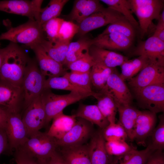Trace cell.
Returning <instances> with one entry per match:
<instances>
[{
  "label": "cell",
  "mask_w": 164,
  "mask_h": 164,
  "mask_svg": "<svg viewBox=\"0 0 164 164\" xmlns=\"http://www.w3.org/2000/svg\"><path fill=\"white\" fill-rule=\"evenodd\" d=\"M44 89H51L61 90L75 92L82 94H89L92 96L93 93L89 92L79 88L71 83L64 76L48 77L44 84ZM94 92V91H93Z\"/></svg>",
  "instance_id": "d6a6232c"
},
{
  "label": "cell",
  "mask_w": 164,
  "mask_h": 164,
  "mask_svg": "<svg viewBox=\"0 0 164 164\" xmlns=\"http://www.w3.org/2000/svg\"><path fill=\"white\" fill-rule=\"evenodd\" d=\"M52 120V123L47 132L50 136L58 139L62 138L73 127L76 122L77 118L73 114L67 115L63 112Z\"/></svg>",
  "instance_id": "d4e9b609"
},
{
  "label": "cell",
  "mask_w": 164,
  "mask_h": 164,
  "mask_svg": "<svg viewBox=\"0 0 164 164\" xmlns=\"http://www.w3.org/2000/svg\"><path fill=\"white\" fill-rule=\"evenodd\" d=\"M154 151L147 146L141 150H138L134 147L124 154L113 156L110 164H145Z\"/></svg>",
  "instance_id": "83f0119b"
},
{
  "label": "cell",
  "mask_w": 164,
  "mask_h": 164,
  "mask_svg": "<svg viewBox=\"0 0 164 164\" xmlns=\"http://www.w3.org/2000/svg\"><path fill=\"white\" fill-rule=\"evenodd\" d=\"M89 53L96 63H98L111 68L121 65L128 60L127 57L112 51L91 45Z\"/></svg>",
  "instance_id": "44dd1931"
},
{
  "label": "cell",
  "mask_w": 164,
  "mask_h": 164,
  "mask_svg": "<svg viewBox=\"0 0 164 164\" xmlns=\"http://www.w3.org/2000/svg\"><path fill=\"white\" fill-rule=\"evenodd\" d=\"M95 63L89 51L83 56L69 64L67 67L71 71L85 73L90 71Z\"/></svg>",
  "instance_id": "60d3db41"
},
{
  "label": "cell",
  "mask_w": 164,
  "mask_h": 164,
  "mask_svg": "<svg viewBox=\"0 0 164 164\" xmlns=\"http://www.w3.org/2000/svg\"><path fill=\"white\" fill-rule=\"evenodd\" d=\"M126 19L121 14L110 8H104L78 24L77 33L83 36L96 29Z\"/></svg>",
  "instance_id": "30bf717a"
},
{
  "label": "cell",
  "mask_w": 164,
  "mask_h": 164,
  "mask_svg": "<svg viewBox=\"0 0 164 164\" xmlns=\"http://www.w3.org/2000/svg\"><path fill=\"white\" fill-rule=\"evenodd\" d=\"M133 54L145 57L150 63L164 66V42L155 36L139 42Z\"/></svg>",
  "instance_id": "2e32d148"
},
{
  "label": "cell",
  "mask_w": 164,
  "mask_h": 164,
  "mask_svg": "<svg viewBox=\"0 0 164 164\" xmlns=\"http://www.w3.org/2000/svg\"><path fill=\"white\" fill-rule=\"evenodd\" d=\"M50 89H44L42 96L46 114V125L56 115L63 112V110L70 105L87 97L91 94L75 92L63 95L53 93Z\"/></svg>",
  "instance_id": "8992f818"
},
{
  "label": "cell",
  "mask_w": 164,
  "mask_h": 164,
  "mask_svg": "<svg viewBox=\"0 0 164 164\" xmlns=\"http://www.w3.org/2000/svg\"><path fill=\"white\" fill-rule=\"evenodd\" d=\"M105 148L108 153L114 156L124 154L130 151L134 147L129 145L125 141H106Z\"/></svg>",
  "instance_id": "b9f144b4"
},
{
  "label": "cell",
  "mask_w": 164,
  "mask_h": 164,
  "mask_svg": "<svg viewBox=\"0 0 164 164\" xmlns=\"http://www.w3.org/2000/svg\"><path fill=\"white\" fill-rule=\"evenodd\" d=\"M2 64V57L0 53V70Z\"/></svg>",
  "instance_id": "f907efd6"
},
{
  "label": "cell",
  "mask_w": 164,
  "mask_h": 164,
  "mask_svg": "<svg viewBox=\"0 0 164 164\" xmlns=\"http://www.w3.org/2000/svg\"><path fill=\"white\" fill-rule=\"evenodd\" d=\"M47 164H67L57 150L51 157Z\"/></svg>",
  "instance_id": "c3c4849f"
},
{
  "label": "cell",
  "mask_w": 164,
  "mask_h": 164,
  "mask_svg": "<svg viewBox=\"0 0 164 164\" xmlns=\"http://www.w3.org/2000/svg\"><path fill=\"white\" fill-rule=\"evenodd\" d=\"M92 96L97 101V106L110 123H115L117 108L113 98L102 91H94Z\"/></svg>",
  "instance_id": "4316f807"
},
{
  "label": "cell",
  "mask_w": 164,
  "mask_h": 164,
  "mask_svg": "<svg viewBox=\"0 0 164 164\" xmlns=\"http://www.w3.org/2000/svg\"><path fill=\"white\" fill-rule=\"evenodd\" d=\"M75 86L89 92L93 93L90 77V71L85 73L72 71L66 72L63 75Z\"/></svg>",
  "instance_id": "74e56055"
},
{
  "label": "cell",
  "mask_w": 164,
  "mask_h": 164,
  "mask_svg": "<svg viewBox=\"0 0 164 164\" xmlns=\"http://www.w3.org/2000/svg\"><path fill=\"white\" fill-rule=\"evenodd\" d=\"M133 40L120 33L111 32L99 35L91 39L92 45L110 50H124L128 49Z\"/></svg>",
  "instance_id": "ffe728a7"
},
{
  "label": "cell",
  "mask_w": 164,
  "mask_h": 164,
  "mask_svg": "<svg viewBox=\"0 0 164 164\" xmlns=\"http://www.w3.org/2000/svg\"><path fill=\"white\" fill-rule=\"evenodd\" d=\"M140 107L155 113L164 111V84L132 89Z\"/></svg>",
  "instance_id": "52a82bcc"
},
{
  "label": "cell",
  "mask_w": 164,
  "mask_h": 164,
  "mask_svg": "<svg viewBox=\"0 0 164 164\" xmlns=\"http://www.w3.org/2000/svg\"><path fill=\"white\" fill-rule=\"evenodd\" d=\"M35 54L42 73L48 77L63 76L67 72L63 65L56 61L46 53L40 43L30 48Z\"/></svg>",
  "instance_id": "ac0fdd59"
},
{
  "label": "cell",
  "mask_w": 164,
  "mask_h": 164,
  "mask_svg": "<svg viewBox=\"0 0 164 164\" xmlns=\"http://www.w3.org/2000/svg\"><path fill=\"white\" fill-rule=\"evenodd\" d=\"M14 157L16 164H40L34 158L19 149L15 151Z\"/></svg>",
  "instance_id": "ee69618b"
},
{
  "label": "cell",
  "mask_w": 164,
  "mask_h": 164,
  "mask_svg": "<svg viewBox=\"0 0 164 164\" xmlns=\"http://www.w3.org/2000/svg\"><path fill=\"white\" fill-rule=\"evenodd\" d=\"M70 42L59 39L53 41L45 39L40 44L50 56L63 65Z\"/></svg>",
  "instance_id": "f1b7e54d"
},
{
  "label": "cell",
  "mask_w": 164,
  "mask_h": 164,
  "mask_svg": "<svg viewBox=\"0 0 164 164\" xmlns=\"http://www.w3.org/2000/svg\"><path fill=\"white\" fill-rule=\"evenodd\" d=\"M58 148L55 138L47 132L39 131L30 135L17 149L34 158L40 164H47Z\"/></svg>",
  "instance_id": "3957f363"
},
{
  "label": "cell",
  "mask_w": 164,
  "mask_h": 164,
  "mask_svg": "<svg viewBox=\"0 0 164 164\" xmlns=\"http://www.w3.org/2000/svg\"><path fill=\"white\" fill-rule=\"evenodd\" d=\"M115 70V68H110L95 62L90 70L91 84L98 91L101 90L105 85L110 75Z\"/></svg>",
  "instance_id": "4dcf8cb0"
},
{
  "label": "cell",
  "mask_w": 164,
  "mask_h": 164,
  "mask_svg": "<svg viewBox=\"0 0 164 164\" xmlns=\"http://www.w3.org/2000/svg\"><path fill=\"white\" fill-rule=\"evenodd\" d=\"M60 148L59 153L67 164H91L87 144Z\"/></svg>",
  "instance_id": "603a6c76"
},
{
  "label": "cell",
  "mask_w": 164,
  "mask_h": 164,
  "mask_svg": "<svg viewBox=\"0 0 164 164\" xmlns=\"http://www.w3.org/2000/svg\"><path fill=\"white\" fill-rule=\"evenodd\" d=\"M111 32H116L123 35L132 40L135 32L133 26L126 19L120 20L110 24L99 35H103Z\"/></svg>",
  "instance_id": "8d00e7d4"
},
{
  "label": "cell",
  "mask_w": 164,
  "mask_h": 164,
  "mask_svg": "<svg viewBox=\"0 0 164 164\" xmlns=\"http://www.w3.org/2000/svg\"><path fill=\"white\" fill-rule=\"evenodd\" d=\"M100 1L78 0L75 1L72 9L69 15L70 19L78 24L93 14L104 8Z\"/></svg>",
  "instance_id": "7402d4cb"
},
{
  "label": "cell",
  "mask_w": 164,
  "mask_h": 164,
  "mask_svg": "<svg viewBox=\"0 0 164 164\" xmlns=\"http://www.w3.org/2000/svg\"><path fill=\"white\" fill-rule=\"evenodd\" d=\"M43 0H5L0 1V11L19 15L38 21Z\"/></svg>",
  "instance_id": "7c38bea8"
},
{
  "label": "cell",
  "mask_w": 164,
  "mask_h": 164,
  "mask_svg": "<svg viewBox=\"0 0 164 164\" xmlns=\"http://www.w3.org/2000/svg\"><path fill=\"white\" fill-rule=\"evenodd\" d=\"M5 130L10 152L18 149L29 138L26 128L19 113L8 112Z\"/></svg>",
  "instance_id": "ba28073f"
},
{
  "label": "cell",
  "mask_w": 164,
  "mask_h": 164,
  "mask_svg": "<svg viewBox=\"0 0 164 164\" xmlns=\"http://www.w3.org/2000/svg\"><path fill=\"white\" fill-rule=\"evenodd\" d=\"M2 57L0 80L22 87L23 77L30 59L23 49L10 42L0 49Z\"/></svg>",
  "instance_id": "6da1fadb"
},
{
  "label": "cell",
  "mask_w": 164,
  "mask_h": 164,
  "mask_svg": "<svg viewBox=\"0 0 164 164\" xmlns=\"http://www.w3.org/2000/svg\"><path fill=\"white\" fill-rule=\"evenodd\" d=\"M24 94L22 87L0 80V106L7 111L19 113L23 106Z\"/></svg>",
  "instance_id": "4fadbf2b"
},
{
  "label": "cell",
  "mask_w": 164,
  "mask_h": 164,
  "mask_svg": "<svg viewBox=\"0 0 164 164\" xmlns=\"http://www.w3.org/2000/svg\"><path fill=\"white\" fill-rule=\"evenodd\" d=\"M114 99L117 107L131 105L132 96L128 87L115 70L109 77L106 84L101 90Z\"/></svg>",
  "instance_id": "9a60e30c"
},
{
  "label": "cell",
  "mask_w": 164,
  "mask_h": 164,
  "mask_svg": "<svg viewBox=\"0 0 164 164\" xmlns=\"http://www.w3.org/2000/svg\"><path fill=\"white\" fill-rule=\"evenodd\" d=\"M5 23L7 30L0 35V40L21 43L29 48L45 39L41 26L35 19H29L26 22L15 27L10 26L8 22Z\"/></svg>",
  "instance_id": "7a4b0ae2"
},
{
  "label": "cell",
  "mask_w": 164,
  "mask_h": 164,
  "mask_svg": "<svg viewBox=\"0 0 164 164\" xmlns=\"http://www.w3.org/2000/svg\"><path fill=\"white\" fill-rule=\"evenodd\" d=\"M162 11L158 20L155 29L152 36L164 42V11Z\"/></svg>",
  "instance_id": "f6af8a7d"
},
{
  "label": "cell",
  "mask_w": 164,
  "mask_h": 164,
  "mask_svg": "<svg viewBox=\"0 0 164 164\" xmlns=\"http://www.w3.org/2000/svg\"><path fill=\"white\" fill-rule=\"evenodd\" d=\"M64 20L61 18H56L48 21L41 26L44 36L46 34L47 40L53 41L59 39V30Z\"/></svg>",
  "instance_id": "ab89813d"
},
{
  "label": "cell",
  "mask_w": 164,
  "mask_h": 164,
  "mask_svg": "<svg viewBox=\"0 0 164 164\" xmlns=\"http://www.w3.org/2000/svg\"><path fill=\"white\" fill-rule=\"evenodd\" d=\"M132 11L136 15L142 38L147 33L152 21L158 19L164 7L161 0H129Z\"/></svg>",
  "instance_id": "277c9868"
},
{
  "label": "cell",
  "mask_w": 164,
  "mask_h": 164,
  "mask_svg": "<svg viewBox=\"0 0 164 164\" xmlns=\"http://www.w3.org/2000/svg\"><path fill=\"white\" fill-rule=\"evenodd\" d=\"M101 130L103 136L106 142L125 141L128 138L124 129L118 122L117 123H110Z\"/></svg>",
  "instance_id": "f35d334b"
},
{
  "label": "cell",
  "mask_w": 164,
  "mask_h": 164,
  "mask_svg": "<svg viewBox=\"0 0 164 164\" xmlns=\"http://www.w3.org/2000/svg\"><path fill=\"white\" fill-rule=\"evenodd\" d=\"M101 129L95 132L87 144L91 164H110L113 156L107 152Z\"/></svg>",
  "instance_id": "d6986e66"
},
{
  "label": "cell",
  "mask_w": 164,
  "mask_h": 164,
  "mask_svg": "<svg viewBox=\"0 0 164 164\" xmlns=\"http://www.w3.org/2000/svg\"><path fill=\"white\" fill-rule=\"evenodd\" d=\"M128 84L132 89L153 84H164V66L149 63L138 74L129 80Z\"/></svg>",
  "instance_id": "5bb4252c"
},
{
  "label": "cell",
  "mask_w": 164,
  "mask_h": 164,
  "mask_svg": "<svg viewBox=\"0 0 164 164\" xmlns=\"http://www.w3.org/2000/svg\"><path fill=\"white\" fill-rule=\"evenodd\" d=\"M8 149V141L5 129L0 128V155Z\"/></svg>",
  "instance_id": "7dc6e473"
},
{
  "label": "cell",
  "mask_w": 164,
  "mask_h": 164,
  "mask_svg": "<svg viewBox=\"0 0 164 164\" xmlns=\"http://www.w3.org/2000/svg\"><path fill=\"white\" fill-rule=\"evenodd\" d=\"M91 39L82 38L76 42H70L63 65L67 66L83 56L89 52L91 45Z\"/></svg>",
  "instance_id": "f546056e"
},
{
  "label": "cell",
  "mask_w": 164,
  "mask_h": 164,
  "mask_svg": "<svg viewBox=\"0 0 164 164\" xmlns=\"http://www.w3.org/2000/svg\"><path fill=\"white\" fill-rule=\"evenodd\" d=\"M8 112L0 106V128L5 129L6 124Z\"/></svg>",
  "instance_id": "681fc988"
},
{
  "label": "cell",
  "mask_w": 164,
  "mask_h": 164,
  "mask_svg": "<svg viewBox=\"0 0 164 164\" xmlns=\"http://www.w3.org/2000/svg\"><path fill=\"white\" fill-rule=\"evenodd\" d=\"M117 108L119 115L118 122L124 129L128 138L133 141L136 121L140 111L131 105H120Z\"/></svg>",
  "instance_id": "484cf974"
},
{
  "label": "cell",
  "mask_w": 164,
  "mask_h": 164,
  "mask_svg": "<svg viewBox=\"0 0 164 164\" xmlns=\"http://www.w3.org/2000/svg\"><path fill=\"white\" fill-rule=\"evenodd\" d=\"M46 77L41 73L37 61L30 59L23 77L22 87L25 109L44 90Z\"/></svg>",
  "instance_id": "5b68a950"
},
{
  "label": "cell",
  "mask_w": 164,
  "mask_h": 164,
  "mask_svg": "<svg viewBox=\"0 0 164 164\" xmlns=\"http://www.w3.org/2000/svg\"><path fill=\"white\" fill-rule=\"evenodd\" d=\"M68 0H51L45 8L41 9L38 21L41 26L48 21L57 18L60 14Z\"/></svg>",
  "instance_id": "836d02e7"
},
{
  "label": "cell",
  "mask_w": 164,
  "mask_h": 164,
  "mask_svg": "<svg viewBox=\"0 0 164 164\" xmlns=\"http://www.w3.org/2000/svg\"><path fill=\"white\" fill-rule=\"evenodd\" d=\"M156 114L147 110L140 111L137 117L133 133V141L146 146V141L155 128Z\"/></svg>",
  "instance_id": "e0dca14e"
},
{
  "label": "cell",
  "mask_w": 164,
  "mask_h": 164,
  "mask_svg": "<svg viewBox=\"0 0 164 164\" xmlns=\"http://www.w3.org/2000/svg\"><path fill=\"white\" fill-rule=\"evenodd\" d=\"M159 118V121L158 125L147 138L149 141L146 142V146L153 151H163L164 149V114L160 115Z\"/></svg>",
  "instance_id": "d590c367"
},
{
  "label": "cell",
  "mask_w": 164,
  "mask_h": 164,
  "mask_svg": "<svg viewBox=\"0 0 164 164\" xmlns=\"http://www.w3.org/2000/svg\"><path fill=\"white\" fill-rule=\"evenodd\" d=\"M145 164H164V154L162 151H154L149 156Z\"/></svg>",
  "instance_id": "bcb514c9"
},
{
  "label": "cell",
  "mask_w": 164,
  "mask_h": 164,
  "mask_svg": "<svg viewBox=\"0 0 164 164\" xmlns=\"http://www.w3.org/2000/svg\"><path fill=\"white\" fill-rule=\"evenodd\" d=\"M77 118L84 119L93 125H95L103 129L110 124L102 114L97 105H86L80 104L73 114Z\"/></svg>",
  "instance_id": "cb8c5ba5"
},
{
  "label": "cell",
  "mask_w": 164,
  "mask_h": 164,
  "mask_svg": "<svg viewBox=\"0 0 164 164\" xmlns=\"http://www.w3.org/2000/svg\"><path fill=\"white\" fill-rule=\"evenodd\" d=\"M108 7L114 10L122 15L133 26L137 28L138 25L132 15L131 5L129 0H101Z\"/></svg>",
  "instance_id": "e575fe53"
},
{
  "label": "cell",
  "mask_w": 164,
  "mask_h": 164,
  "mask_svg": "<svg viewBox=\"0 0 164 164\" xmlns=\"http://www.w3.org/2000/svg\"><path fill=\"white\" fill-rule=\"evenodd\" d=\"M22 119L29 138L46 125V116L42 94L33 100L25 109Z\"/></svg>",
  "instance_id": "8fae6325"
},
{
  "label": "cell",
  "mask_w": 164,
  "mask_h": 164,
  "mask_svg": "<svg viewBox=\"0 0 164 164\" xmlns=\"http://www.w3.org/2000/svg\"><path fill=\"white\" fill-rule=\"evenodd\" d=\"M149 63L148 60L142 56L133 60H128L121 65V73L120 76L124 81L129 80Z\"/></svg>",
  "instance_id": "1f68e13d"
},
{
  "label": "cell",
  "mask_w": 164,
  "mask_h": 164,
  "mask_svg": "<svg viewBox=\"0 0 164 164\" xmlns=\"http://www.w3.org/2000/svg\"><path fill=\"white\" fill-rule=\"evenodd\" d=\"M77 24L72 21L64 20L60 29L58 39L65 41H70L74 35L78 32Z\"/></svg>",
  "instance_id": "7bdbcfd3"
},
{
  "label": "cell",
  "mask_w": 164,
  "mask_h": 164,
  "mask_svg": "<svg viewBox=\"0 0 164 164\" xmlns=\"http://www.w3.org/2000/svg\"><path fill=\"white\" fill-rule=\"evenodd\" d=\"M93 125L80 118L71 129L60 139H56L58 147L73 146L84 144L95 131Z\"/></svg>",
  "instance_id": "9c48e42d"
}]
</instances>
